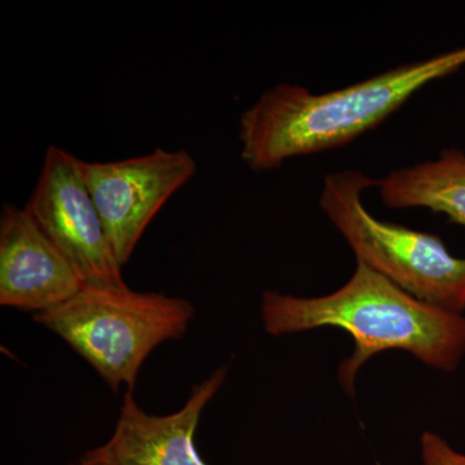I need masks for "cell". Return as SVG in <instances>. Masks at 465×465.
Instances as JSON below:
<instances>
[{"label":"cell","instance_id":"obj_3","mask_svg":"<svg viewBox=\"0 0 465 465\" xmlns=\"http://www.w3.org/2000/svg\"><path fill=\"white\" fill-rule=\"evenodd\" d=\"M194 317L189 300L130 287L84 286L58 307L34 314L60 336L110 390L133 391L149 354L185 335Z\"/></svg>","mask_w":465,"mask_h":465},{"label":"cell","instance_id":"obj_5","mask_svg":"<svg viewBox=\"0 0 465 465\" xmlns=\"http://www.w3.org/2000/svg\"><path fill=\"white\" fill-rule=\"evenodd\" d=\"M26 213L65 256L84 286L124 287L122 266L85 183L82 159L48 146Z\"/></svg>","mask_w":465,"mask_h":465},{"label":"cell","instance_id":"obj_4","mask_svg":"<svg viewBox=\"0 0 465 465\" xmlns=\"http://www.w3.org/2000/svg\"><path fill=\"white\" fill-rule=\"evenodd\" d=\"M374 186L379 180L361 171H336L324 179L320 206L357 262L421 302L463 313L465 259L454 258L439 235L376 219L362 202Z\"/></svg>","mask_w":465,"mask_h":465},{"label":"cell","instance_id":"obj_6","mask_svg":"<svg viewBox=\"0 0 465 465\" xmlns=\"http://www.w3.org/2000/svg\"><path fill=\"white\" fill-rule=\"evenodd\" d=\"M82 171L115 258L124 266L162 207L191 182L197 163L185 150L155 149L122 161H82Z\"/></svg>","mask_w":465,"mask_h":465},{"label":"cell","instance_id":"obj_9","mask_svg":"<svg viewBox=\"0 0 465 465\" xmlns=\"http://www.w3.org/2000/svg\"><path fill=\"white\" fill-rule=\"evenodd\" d=\"M381 197L391 208L424 207L465 226V154L446 149L434 161L391 171L379 180Z\"/></svg>","mask_w":465,"mask_h":465},{"label":"cell","instance_id":"obj_2","mask_svg":"<svg viewBox=\"0 0 465 465\" xmlns=\"http://www.w3.org/2000/svg\"><path fill=\"white\" fill-rule=\"evenodd\" d=\"M463 65L465 47L326 94L295 84L274 85L241 116L242 161L262 173L291 158L347 145L384 122L424 85Z\"/></svg>","mask_w":465,"mask_h":465},{"label":"cell","instance_id":"obj_7","mask_svg":"<svg viewBox=\"0 0 465 465\" xmlns=\"http://www.w3.org/2000/svg\"><path fill=\"white\" fill-rule=\"evenodd\" d=\"M226 375L228 367L217 369L192 388L179 411L166 416L146 414L133 391H125L114 433L104 445L84 452L76 465H207L195 448V432Z\"/></svg>","mask_w":465,"mask_h":465},{"label":"cell","instance_id":"obj_1","mask_svg":"<svg viewBox=\"0 0 465 465\" xmlns=\"http://www.w3.org/2000/svg\"><path fill=\"white\" fill-rule=\"evenodd\" d=\"M262 321L272 336L321 327L351 333L354 353L339 366L338 379L351 396L361 367L381 351H406L446 372L455 371L465 354V317L414 298L360 262L351 280L329 295L298 298L265 291Z\"/></svg>","mask_w":465,"mask_h":465},{"label":"cell","instance_id":"obj_10","mask_svg":"<svg viewBox=\"0 0 465 465\" xmlns=\"http://www.w3.org/2000/svg\"><path fill=\"white\" fill-rule=\"evenodd\" d=\"M423 465H465V454L449 445L439 434L424 432L420 439Z\"/></svg>","mask_w":465,"mask_h":465},{"label":"cell","instance_id":"obj_8","mask_svg":"<svg viewBox=\"0 0 465 465\" xmlns=\"http://www.w3.org/2000/svg\"><path fill=\"white\" fill-rule=\"evenodd\" d=\"M84 287L65 256L25 208L5 204L0 215V305L50 311Z\"/></svg>","mask_w":465,"mask_h":465}]
</instances>
